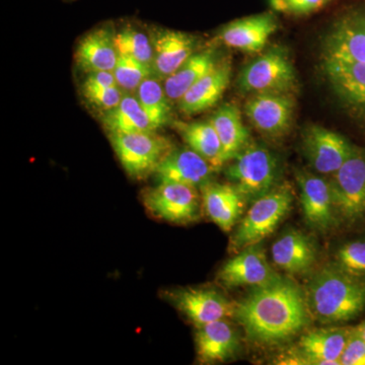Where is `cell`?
Wrapping results in <instances>:
<instances>
[{"label":"cell","instance_id":"obj_1","mask_svg":"<svg viewBox=\"0 0 365 365\" xmlns=\"http://www.w3.org/2000/svg\"><path fill=\"white\" fill-rule=\"evenodd\" d=\"M234 317L247 339L264 346L287 342L312 319L304 290L281 275L267 284L252 287L235 304Z\"/></svg>","mask_w":365,"mask_h":365},{"label":"cell","instance_id":"obj_2","mask_svg":"<svg viewBox=\"0 0 365 365\" xmlns=\"http://www.w3.org/2000/svg\"><path fill=\"white\" fill-rule=\"evenodd\" d=\"M304 294L312 319L324 325L351 321L365 311V280L335 264L314 274Z\"/></svg>","mask_w":365,"mask_h":365},{"label":"cell","instance_id":"obj_3","mask_svg":"<svg viewBox=\"0 0 365 365\" xmlns=\"http://www.w3.org/2000/svg\"><path fill=\"white\" fill-rule=\"evenodd\" d=\"M292 202L294 194L287 185H278L253 201L232 237L230 250L237 253L252 245L260 244L287 217Z\"/></svg>","mask_w":365,"mask_h":365},{"label":"cell","instance_id":"obj_4","mask_svg":"<svg viewBox=\"0 0 365 365\" xmlns=\"http://www.w3.org/2000/svg\"><path fill=\"white\" fill-rule=\"evenodd\" d=\"M279 175L277 158L260 143H249L227 170L230 181L251 203L278 186Z\"/></svg>","mask_w":365,"mask_h":365},{"label":"cell","instance_id":"obj_5","mask_svg":"<svg viewBox=\"0 0 365 365\" xmlns=\"http://www.w3.org/2000/svg\"><path fill=\"white\" fill-rule=\"evenodd\" d=\"M113 148L125 172L134 179L153 174L173 150L169 139L155 132L109 134Z\"/></svg>","mask_w":365,"mask_h":365},{"label":"cell","instance_id":"obj_6","mask_svg":"<svg viewBox=\"0 0 365 365\" xmlns=\"http://www.w3.org/2000/svg\"><path fill=\"white\" fill-rule=\"evenodd\" d=\"M332 177L330 184L338 217L347 223L359 222L365 216V150L354 146Z\"/></svg>","mask_w":365,"mask_h":365},{"label":"cell","instance_id":"obj_7","mask_svg":"<svg viewBox=\"0 0 365 365\" xmlns=\"http://www.w3.org/2000/svg\"><path fill=\"white\" fill-rule=\"evenodd\" d=\"M143 201L150 215L165 222L186 225L200 217V197L188 185L158 182L144 191Z\"/></svg>","mask_w":365,"mask_h":365},{"label":"cell","instance_id":"obj_8","mask_svg":"<svg viewBox=\"0 0 365 365\" xmlns=\"http://www.w3.org/2000/svg\"><path fill=\"white\" fill-rule=\"evenodd\" d=\"M239 83L247 93H287L295 85V71L283 50L271 49L242 69Z\"/></svg>","mask_w":365,"mask_h":365},{"label":"cell","instance_id":"obj_9","mask_svg":"<svg viewBox=\"0 0 365 365\" xmlns=\"http://www.w3.org/2000/svg\"><path fill=\"white\" fill-rule=\"evenodd\" d=\"M300 205L307 225L319 232H327L339 222L330 182L324 178L297 172Z\"/></svg>","mask_w":365,"mask_h":365},{"label":"cell","instance_id":"obj_10","mask_svg":"<svg viewBox=\"0 0 365 365\" xmlns=\"http://www.w3.org/2000/svg\"><path fill=\"white\" fill-rule=\"evenodd\" d=\"M267 260L260 244L252 245L237 252L223 264L218 280L225 287H257L279 277Z\"/></svg>","mask_w":365,"mask_h":365},{"label":"cell","instance_id":"obj_11","mask_svg":"<svg viewBox=\"0 0 365 365\" xmlns=\"http://www.w3.org/2000/svg\"><path fill=\"white\" fill-rule=\"evenodd\" d=\"M353 148L347 139L319 126L304 131L302 148L309 165L323 175H334L351 155Z\"/></svg>","mask_w":365,"mask_h":365},{"label":"cell","instance_id":"obj_12","mask_svg":"<svg viewBox=\"0 0 365 365\" xmlns=\"http://www.w3.org/2000/svg\"><path fill=\"white\" fill-rule=\"evenodd\" d=\"M247 116L257 130L277 138L289 131L294 102L285 93H256L246 104Z\"/></svg>","mask_w":365,"mask_h":365},{"label":"cell","instance_id":"obj_13","mask_svg":"<svg viewBox=\"0 0 365 365\" xmlns=\"http://www.w3.org/2000/svg\"><path fill=\"white\" fill-rule=\"evenodd\" d=\"M169 299L198 327L234 317L235 304L211 288H188L170 292Z\"/></svg>","mask_w":365,"mask_h":365},{"label":"cell","instance_id":"obj_14","mask_svg":"<svg viewBox=\"0 0 365 365\" xmlns=\"http://www.w3.org/2000/svg\"><path fill=\"white\" fill-rule=\"evenodd\" d=\"M323 64L365 63V29L359 14L333 26L323 44Z\"/></svg>","mask_w":365,"mask_h":365},{"label":"cell","instance_id":"obj_15","mask_svg":"<svg viewBox=\"0 0 365 365\" xmlns=\"http://www.w3.org/2000/svg\"><path fill=\"white\" fill-rule=\"evenodd\" d=\"M215 172L205 158L189 148H173L153 174L158 182H179L201 189L210 182Z\"/></svg>","mask_w":365,"mask_h":365},{"label":"cell","instance_id":"obj_16","mask_svg":"<svg viewBox=\"0 0 365 365\" xmlns=\"http://www.w3.org/2000/svg\"><path fill=\"white\" fill-rule=\"evenodd\" d=\"M153 76L165 81L195 54L196 40L190 34L162 29L153 35Z\"/></svg>","mask_w":365,"mask_h":365},{"label":"cell","instance_id":"obj_17","mask_svg":"<svg viewBox=\"0 0 365 365\" xmlns=\"http://www.w3.org/2000/svg\"><path fill=\"white\" fill-rule=\"evenodd\" d=\"M115 38L111 26H98L83 36L74 54L78 68L86 73L114 71L119 57Z\"/></svg>","mask_w":365,"mask_h":365},{"label":"cell","instance_id":"obj_18","mask_svg":"<svg viewBox=\"0 0 365 365\" xmlns=\"http://www.w3.org/2000/svg\"><path fill=\"white\" fill-rule=\"evenodd\" d=\"M350 329H317L304 334L299 342L297 360L302 364L340 365Z\"/></svg>","mask_w":365,"mask_h":365},{"label":"cell","instance_id":"obj_19","mask_svg":"<svg viewBox=\"0 0 365 365\" xmlns=\"http://www.w3.org/2000/svg\"><path fill=\"white\" fill-rule=\"evenodd\" d=\"M277 26L273 14H255L228 24L222 29L220 39L228 47L242 52L256 53L265 47Z\"/></svg>","mask_w":365,"mask_h":365},{"label":"cell","instance_id":"obj_20","mask_svg":"<svg viewBox=\"0 0 365 365\" xmlns=\"http://www.w3.org/2000/svg\"><path fill=\"white\" fill-rule=\"evenodd\" d=\"M271 254L275 265L292 275L311 271L318 257L313 239L295 230L280 235L272 245Z\"/></svg>","mask_w":365,"mask_h":365},{"label":"cell","instance_id":"obj_21","mask_svg":"<svg viewBox=\"0 0 365 365\" xmlns=\"http://www.w3.org/2000/svg\"><path fill=\"white\" fill-rule=\"evenodd\" d=\"M201 191L206 215L223 232H230L244 212L246 199L232 184L209 182Z\"/></svg>","mask_w":365,"mask_h":365},{"label":"cell","instance_id":"obj_22","mask_svg":"<svg viewBox=\"0 0 365 365\" xmlns=\"http://www.w3.org/2000/svg\"><path fill=\"white\" fill-rule=\"evenodd\" d=\"M239 347V335L227 319L197 328V355L204 364L227 361L234 356Z\"/></svg>","mask_w":365,"mask_h":365},{"label":"cell","instance_id":"obj_23","mask_svg":"<svg viewBox=\"0 0 365 365\" xmlns=\"http://www.w3.org/2000/svg\"><path fill=\"white\" fill-rule=\"evenodd\" d=\"M230 74L232 66L228 62L218 63L178 102L180 111L182 114L194 115L210 109L222 98L227 90Z\"/></svg>","mask_w":365,"mask_h":365},{"label":"cell","instance_id":"obj_24","mask_svg":"<svg viewBox=\"0 0 365 365\" xmlns=\"http://www.w3.org/2000/svg\"><path fill=\"white\" fill-rule=\"evenodd\" d=\"M331 85L344 104L365 117V63L323 64Z\"/></svg>","mask_w":365,"mask_h":365},{"label":"cell","instance_id":"obj_25","mask_svg":"<svg viewBox=\"0 0 365 365\" xmlns=\"http://www.w3.org/2000/svg\"><path fill=\"white\" fill-rule=\"evenodd\" d=\"M222 146L223 165L232 162L249 144L248 129L237 106L223 105L210 119Z\"/></svg>","mask_w":365,"mask_h":365},{"label":"cell","instance_id":"obj_26","mask_svg":"<svg viewBox=\"0 0 365 365\" xmlns=\"http://www.w3.org/2000/svg\"><path fill=\"white\" fill-rule=\"evenodd\" d=\"M102 123L109 134L157 131L136 96L132 93H125L119 105L103 113Z\"/></svg>","mask_w":365,"mask_h":365},{"label":"cell","instance_id":"obj_27","mask_svg":"<svg viewBox=\"0 0 365 365\" xmlns=\"http://www.w3.org/2000/svg\"><path fill=\"white\" fill-rule=\"evenodd\" d=\"M215 53H195L177 71L163 81V88L170 102H179L196 83L209 73L216 66Z\"/></svg>","mask_w":365,"mask_h":365},{"label":"cell","instance_id":"obj_28","mask_svg":"<svg viewBox=\"0 0 365 365\" xmlns=\"http://www.w3.org/2000/svg\"><path fill=\"white\" fill-rule=\"evenodd\" d=\"M175 127L189 148L205 158L213 169L217 170L225 165L222 143L211 121L175 122Z\"/></svg>","mask_w":365,"mask_h":365},{"label":"cell","instance_id":"obj_29","mask_svg":"<svg viewBox=\"0 0 365 365\" xmlns=\"http://www.w3.org/2000/svg\"><path fill=\"white\" fill-rule=\"evenodd\" d=\"M81 93L88 104L103 113L119 105L126 93L118 86L113 71L88 73L81 86Z\"/></svg>","mask_w":365,"mask_h":365},{"label":"cell","instance_id":"obj_30","mask_svg":"<svg viewBox=\"0 0 365 365\" xmlns=\"http://www.w3.org/2000/svg\"><path fill=\"white\" fill-rule=\"evenodd\" d=\"M135 96L155 130L169 124L172 117V102L160 79L153 76L146 78L137 88Z\"/></svg>","mask_w":365,"mask_h":365},{"label":"cell","instance_id":"obj_31","mask_svg":"<svg viewBox=\"0 0 365 365\" xmlns=\"http://www.w3.org/2000/svg\"><path fill=\"white\" fill-rule=\"evenodd\" d=\"M116 46L119 54L128 55L153 68V41L134 26H125L116 32Z\"/></svg>","mask_w":365,"mask_h":365},{"label":"cell","instance_id":"obj_32","mask_svg":"<svg viewBox=\"0 0 365 365\" xmlns=\"http://www.w3.org/2000/svg\"><path fill=\"white\" fill-rule=\"evenodd\" d=\"M118 86L126 93L137 91L146 78L153 76V68L128 55L119 54L114 71Z\"/></svg>","mask_w":365,"mask_h":365},{"label":"cell","instance_id":"obj_33","mask_svg":"<svg viewBox=\"0 0 365 365\" xmlns=\"http://www.w3.org/2000/svg\"><path fill=\"white\" fill-rule=\"evenodd\" d=\"M334 264L344 272L365 280V241L343 245L336 252Z\"/></svg>","mask_w":365,"mask_h":365},{"label":"cell","instance_id":"obj_34","mask_svg":"<svg viewBox=\"0 0 365 365\" xmlns=\"http://www.w3.org/2000/svg\"><path fill=\"white\" fill-rule=\"evenodd\" d=\"M340 365H365V340L357 331L356 327L350 329Z\"/></svg>","mask_w":365,"mask_h":365},{"label":"cell","instance_id":"obj_35","mask_svg":"<svg viewBox=\"0 0 365 365\" xmlns=\"http://www.w3.org/2000/svg\"><path fill=\"white\" fill-rule=\"evenodd\" d=\"M325 4L326 0H269L271 9L287 14L313 13Z\"/></svg>","mask_w":365,"mask_h":365},{"label":"cell","instance_id":"obj_36","mask_svg":"<svg viewBox=\"0 0 365 365\" xmlns=\"http://www.w3.org/2000/svg\"><path fill=\"white\" fill-rule=\"evenodd\" d=\"M356 329L360 333V335H361L362 338L365 340V321L362 322L361 324H359V325L356 327Z\"/></svg>","mask_w":365,"mask_h":365},{"label":"cell","instance_id":"obj_37","mask_svg":"<svg viewBox=\"0 0 365 365\" xmlns=\"http://www.w3.org/2000/svg\"><path fill=\"white\" fill-rule=\"evenodd\" d=\"M327 2L330 1V0H326Z\"/></svg>","mask_w":365,"mask_h":365}]
</instances>
